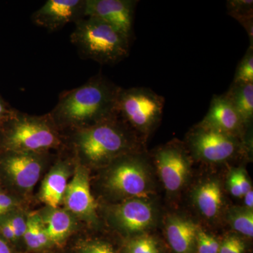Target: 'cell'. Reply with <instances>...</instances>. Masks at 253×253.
<instances>
[{"label":"cell","instance_id":"6da1fadb","mask_svg":"<svg viewBox=\"0 0 253 253\" xmlns=\"http://www.w3.org/2000/svg\"><path fill=\"white\" fill-rule=\"evenodd\" d=\"M121 87L103 76L65 93L51 116L56 125L78 129L88 127L118 114L117 101Z\"/></svg>","mask_w":253,"mask_h":253},{"label":"cell","instance_id":"7a4b0ae2","mask_svg":"<svg viewBox=\"0 0 253 253\" xmlns=\"http://www.w3.org/2000/svg\"><path fill=\"white\" fill-rule=\"evenodd\" d=\"M126 126L116 114L94 126L78 129L74 142L78 154L93 165L103 164L129 154L136 144Z\"/></svg>","mask_w":253,"mask_h":253},{"label":"cell","instance_id":"3957f363","mask_svg":"<svg viewBox=\"0 0 253 253\" xmlns=\"http://www.w3.org/2000/svg\"><path fill=\"white\" fill-rule=\"evenodd\" d=\"M76 24L71 41L88 59L111 65L120 62L129 54L131 40L109 23L86 17Z\"/></svg>","mask_w":253,"mask_h":253},{"label":"cell","instance_id":"277c9868","mask_svg":"<svg viewBox=\"0 0 253 253\" xmlns=\"http://www.w3.org/2000/svg\"><path fill=\"white\" fill-rule=\"evenodd\" d=\"M56 125L51 116L14 114L6 131L4 144L8 151L43 154L60 145Z\"/></svg>","mask_w":253,"mask_h":253},{"label":"cell","instance_id":"5b68a950","mask_svg":"<svg viewBox=\"0 0 253 253\" xmlns=\"http://www.w3.org/2000/svg\"><path fill=\"white\" fill-rule=\"evenodd\" d=\"M164 105V97L149 88H121L117 113L131 129L149 134L161 121Z\"/></svg>","mask_w":253,"mask_h":253},{"label":"cell","instance_id":"8992f818","mask_svg":"<svg viewBox=\"0 0 253 253\" xmlns=\"http://www.w3.org/2000/svg\"><path fill=\"white\" fill-rule=\"evenodd\" d=\"M239 136L197 125L188 136V144L196 158L208 163H221L235 155Z\"/></svg>","mask_w":253,"mask_h":253},{"label":"cell","instance_id":"52a82bcc","mask_svg":"<svg viewBox=\"0 0 253 253\" xmlns=\"http://www.w3.org/2000/svg\"><path fill=\"white\" fill-rule=\"evenodd\" d=\"M144 163L139 158H123L109 171L106 186L114 194L140 199L146 196L149 177Z\"/></svg>","mask_w":253,"mask_h":253},{"label":"cell","instance_id":"ba28073f","mask_svg":"<svg viewBox=\"0 0 253 253\" xmlns=\"http://www.w3.org/2000/svg\"><path fill=\"white\" fill-rule=\"evenodd\" d=\"M42 154L8 151L1 161L6 176L21 192H30L39 181L44 168Z\"/></svg>","mask_w":253,"mask_h":253},{"label":"cell","instance_id":"9c48e42d","mask_svg":"<svg viewBox=\"0 0 253 253\" xmlns=\"http://www.w3.org/2000/svg\"><path fill=\"white\" fill-rule=\"evenodd\" d=\"M136 4L132 0H85L84 17L109 23L131 40Z\"/></svg>","mask_w":253,"mask_h":253},{"label":"cell","instance_id":"30bf717a","mask_svg":"<svg viewBox=\"0 0 253 253\" xmlns=\"http://www.w3.org/2000/svg\"><path fill=\"white\" fill-rule=\"evenodd\" d=\"M155 163L168 191L175 192L184 185L189 174L190 163L182 147L172 144L161 148L155 154Z\"/></svg>","mask_w":253,"mask_h":253},{"label":"cell","instance_id":"8fae6325","mask_svg":"<svg viewBox=\"0 0 253 253\" xmlns=\"http://www.w3.org/2000/svg\"><path fill=\"white\" fill-rule=\"evenodd\" d=\"M68 212L84 220L94 221L96 218V201L91 194L89 174L83 166H78L73 179L68 183L63 196Z\"/></svg>","mask_w":253,"mask_h":253},{"label":"cell","instance_id":"7c38bea8","mask_svg":"<svg viewBox=\"0 0 253 253\" xmlns=\"http://www.w3.org/2000/svg\"><path fill=\"white\" fill-rule=\"evenodd\" d=\"M85 0H49L33 16L38 26L54 31L84 17Z\"/></svg>","mask_w":253,"mask_h":253},{"label":"cell","instance_id":"4fadbf2b","mask_svg":"<svg viewBox=\"0 0 253 253\" xmlns=\"http://www.w3.org/2000/svg\"><path fill=\"white\" fill-rule=\"evenodd\" d=\"M113 214L116 224L129 234L142 232L152 225L154 219L152 206L140 199H131L118 205Z\"/></svg>","mask_w":253,"mask_h":253},{"label":"cell","instance_id":"5bb4252c","mask_svg":"<svg viewBox=\"0 0 253 253\" xmlns=\"http://www.w3.org/2000/svg\"><path fill=\"white\" fill-rule=\"evenodd\" d=\"M200 124L240 136L246 129L239 115L225 94L214 95L206 116Z\"/></svg>","mask_w":253,"mask_h":253},{"label":"cell","instance_id":"9a60e30c","mask_svg":"<svg viewBox=\"0 0 253 253\" xmlns=\"http://www.w3.org/2000/svg\"><path fill=\"white\" fill-rule=\"evenodd\" d=\"M199 229L190 219L169 217L166 223V235L173 251L176 253H194Z\"/></svg>","mask_w":253,"mask_h":253},{"label":"cell","instance_id":"2e32d148","mask_svg":"<svg viewBox=\"0 0 253 253\" xmlns=\"http://www.w3.org/2000/svg\"><path fill=\"white\" fill-rule=\"evenodd\" d=\"M69 175L70 169L67 165L59 163L50 170L43 181L41 199L49 208L59 207L67 188Z\"/></svg>","mask_w":253,"mask_h":253},{"label":"cell","instance_id":"e0dca14e","mask_svg":"<svg viewBox=\"0 0 253 253\" xmlns=\"http://www.w3.org/2000/svg\"><path fill=\"white\" fill-rule=\"evenodd\" d=\"M41 216L52 246L63 244L74 230V218L68 211L59 208H49Z\"/></svg>","mask_w":253,"mask_h":253},{"label":"cell","instance_id":"ac0fdd59","mask_svg":"<svg viewBox=\"0 0 253 253\" xmlns=\"http://www.w3.org/2000/svg\"><path fill=\"white\" fill-rule=\"evenodd\" d=\"M195 203L205 217L212 219L217 215L222 204V193L217 181H206L196 189Z\"/></svg>","mask_w":253,"mask_h":253},{"label":"cell","instance_id":"d6986e66","mask_svg":"<svg viewBox=\"0 0 253 253\" xmlns=\"http://www.w3.org/2000/svg\"><path fill=\"white\" fill-rule=\"evenodd\" d=\"M226 97L239 115L246 128L253 119V83H232Z\"/></svg>","mask_w":253,"mask_h":253},{"label":"cell","instance_id":"ffe728a7","mask_svg":"<svg viewBox=\"0 0 253 253\" xmlns=\"http://www.w3.org/2000/svg\"><path fill=\"white\" fill-rule=\"evenodd\" d=\"M28 251L38 252L52 246L41 216L38 213H32L27 217L26 229L23 237Z\"/></svg>","mask_w":253,"mask_h":253},{"label":"cell","instance_id":"44dd1931","mask_svg":"<svg viewBox=\"0 0 253 253\" xmlns=\"http://www.w3.org/2000/svg\"><path fill=\"white\" fill-rule=\"evenodd\" d=\"M226 5L228 14L244 26L249 35L250 46H253V0H229Z\"/></svg>","mask_w":253,"mask_h":253},{"label":"cell","instance_id":"7402d4cb","mask_svg":"<svg viewBox=\"0 0 253 253\" xmlns=\"http://www.w3.org/2000/svg\"><path fill=\"white\" fill-rule=\"evenodd\" d=\"M227 218L233 229L247 237H253V210L234 208L229 211Z\"/></svg>","mask_w":253,"mask_h":253},{"label":"cell","instance_id":"603a6c76","mask_svg":"<svg viewBox=\"0 0 253 253\" xmlns=\"http://www.w3.org/2000/svg\"><path fill=\"white\" fill-rule=\"evenodd\" d=\"M126 253H161L157 241L147 234L134 236L126 241Z\"/></svg>","mask_w":253,"mask_h":253},{"label":"cell","instance_id":"cb8c5ba5","mask_svg":"<svg viewBox=\"0 0 253 253\" xmlns=\"http://www.w3.org/2000/svg\"><path fill=\"white\" fill-rule=\"evenodd\" d=\"M233 83H253V46H249L240 61Z\"/></svg>","mask_w":253,"mask_h":253},{"label":"cell","instance_id":"d4e9b609","mask_svg":"<svg viewBox=\"0 0 253 253\" xmlns=\"http://www.w3.org/2000/svg\"><path fill=\"white\" fill-rule=\"evenodd\" d=\"M219 244L215 238L199 229L196 238V251L198 253H219Z\"/></svg>","mask_w":253,"mask_h":253},{"label":"cell","instance_id":"484cf974","mask_svg":"<svg viewBox=\"0 0 253 253\" xmlns=\"http://www.w3.org/2000/svg\"><path fill=\"white\" fill-rule=\"evenodd\" d=\"M76 250L78 253H116L111 245L99 241H82Z\"/></svg>","mask_w":253,"mask_h":253},{"label":"cell","instance_id":"4316f807","mask_svg":"<svg viewBox=\"0 0 253 253\" xmlns=\"http://www.w3.org/2000/svg\"><path fill=\"white\" fill-rule=\"evenodd\" d=\"M14 211L8 213L4 216V219L12 228L15 236L18 241L20 239H23V235H24L26 229L27 217H25L24 214L22 213L14 212Z\"/></svg>","mask_w":253,"mask_h":253},{"label":"cell","instance_id":"83f0119b","mask_svg":"<svg viewBox=\"0 0 253 253\" xmlns=\"http://www.w3.org/2000/svg\"><path fill=\"white\" fill-rule=\"evenodd\" d=\"M246 244L238 236H226L219 246V253H244Z\"/></svg>","mask_w":253,"mask_h":253},{"label":"cell","instance_id":"f1b7e54d","mask_svg":"<svg viewBox=\"0 0 253 253\" xmlns=\"http://www.w3.org/2000/svg\"><path fill=\"white\" fill-rule=\"evenodd\" d=\"M17 207V203L14 198L0 193V217L14 211Z\"/></svg>","mask_w":253,"mask_h":253},{"label":"cell","instance_id":"f546056e","mask_svg":"<svg viewBox=\"0 0 253 253\" xmlns=\"http://www.w3.org/2000/svg\"><path fill=\"white\" fill-rule=\"evenodd\" d=\"M0 236L7 241L10 244L17 242L12 228L4 218L0 219Z\"/></svg>","mask_w":253,"mask_h":253},{"label":"cell","instance_id":"4dcf8cb0","mask_svg":"<svg viewBox=\"0 0 253 253\" xmlns=\"http://www.w3.org/2000/svg\"><path fill=\"white\" fill-rule=\"evenodd\" d=\"M228 184H229V191H230L232 196L236 198L244 197L242 190H241V186H240L239 180H238L234 169L231 172L230 176H229Z\"/></svg>","mask_w":253,"mask_h":253},{"label":"cell","instance_id":"1f68e13d","mask_svg":"<svg viewBox=\"0 0 253 253\" xmlns=\"http://www.w3.org/2000/svg\"><path fill=\"white\" fill-rule=\"evenodd\" d=\"M234 170H235L236 176H237L240 186H241V190H242L243 195L244 196L246 193L249 192L250 190L252 189L251 182L248 179L244 169H234Z\"/></svg>","mask_w":253,"mask_h":253},{"label":"cell","instance_id":"d6a6232c","mask_svg":"<svg viewBox=\"0 0 253 253\" xmlns=\"http://www.w3.org/2000/svg\"><path fill=\"white\" fill-rule=\"evenodd\" d=\"M0 253H15L11 244L0 236Z\"/></svg>","mask_w":253,"mask_h":253},{"label":"cell","instance_id":"836d02e7","mask_svg":"<svg viewBox=\"0 0 253 253\" xmlns=\"http://www.w3.org/2000/svg\"><path fill=\"white\" fill-rule=\"evenodd\" d=\"M244 202L246 208L249 209H253V189L250 190L249 192L244 195Z\"/></svg>","mask_w":253,"mask_h":253},{"label":"cell","instance_id":"e575fe53","mask_svg":"<svg viewBox=\"0 0 253 253\" xmlns=\"http://www.w3.org/2000/svg\"><path fill=\"white\" fill-rule=\"evenodd\" d=\"M13 114H10L9 111L6 109L5 104L3 103V101L0 99V123L1 121L4 119L5 118L9 117V116H12Z\"/></svg>","mask_w":253,"mask_h":253}]
</instances>
